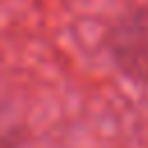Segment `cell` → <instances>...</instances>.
Returning a JSON list of instances; mask_svg holds the SVG:
<instances>
[{"instance_id":"cell-1","label":"cell","mask_w":148,"mask_h":148,"mask_svg":"<svg viewBox=\"0 0 148 148\" xmlns=\"http://www.w3.org/2000/svg\"><path fill=\"white\" fill-rule=\"evenodd\" d=\"M104 51L125 79L148 86V5L113 18L104 35Z\"/></svg>"}]
</instances>
